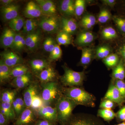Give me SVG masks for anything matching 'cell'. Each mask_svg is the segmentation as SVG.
Returning a JSON list of instances; mask_svg holds the SVG:
<instances>
[{
  "instance_id": "6da1fadb",
  "label": "cell",
  "mask_w": 125,
  "mask_h": 125,
  "mask_svg": "<svg viewBox=\"0 0 125 125\" xmlns=\"http://www.w3.org/2000/svg\"><path fill=\"white\" fill-rule=\"evenodd\" d=\"M63 96L73 101L77 105L94 107L96 98L82 87H63Z\"/></svg>"
},
{
  "instance_id": "7a4b0ae2",
  "label": "cell",
  "mask_w": 125,
  "mask_h": 125,
  "mask_svg": "<svg viewBox=\"0 0 125 125\" xmlns=\"http://www.w3.org/2000/svg\"><path fill=\"white\" fill-rule=\"evenodd\" d=\"M40 84L41 96L45 105L55 107L57 102L63 96V86L58 81Z\"/></svg>"
},
{
  "instance_id": "3957f363",
  "label": "cell",
  "mask_w": 125,
  "mask_h": 125,
  "mask_svg": "<svg viewBox=\"0 0 125 125\" xmlns=\"http://www.w3.org/2000/svg\"><path fill=\"white\" fill-rule=\"evenodd\" d=\"M78 105L70 99L62 96L56 103L57 120L58 124L63 125L73 114V111Z\"/></svg>"
},
{
  "instance_id": "277c9868",
  "label": "cell",
  "mask_w": 125,
  "mask_h": 125,
  "mask_svg": "<svg viewBox=\"0 0 125 125\" xmlns=\"http://www.w3.org/2000/svg\"><path fill=\"white\" fill-rule=\"evenodd\" d=\"M64 73L60 77L61 84L64 87H82L85 80L84 71L76 72L67 67L65 64L62 66Z\"/></svg>"
},
{
  "instance_id": "5b68a950",
  "label": "cell",
  "mask_w": 125,
  "mask_h": 125,
  "mask_svg": "<svg viewBox=\"0 0 125 125\" xmlns=\"http://www.w3.org/2000/svg\"><path fill=\"white\" fill-rule=\"evenodd\" d=\"M63 125H105L99 117L88 113L73 114Z\"/></svg>"
},
{
  "instance_id": "8992f818",
  "label": "cell",
  "mask_w": 125,
  "mask_h": 125,
  "mask_svg": "<svg viewBox=\"0 0 125 125\" xmlns=\"http://www.w3.org/2000/svg\"><path fill=\"white\" fill-rule=\"evenodd\" d=\"M39 27L48 33H55L61 27V19L56 15L47 16L39 21Z\"/></svg>"
},
{
  "instance_id": "52a82bcc",
  "label": "cell",
  "mask_w": 125,
  "mask_h": 125,
  "mask_svg": "<svg viewBox=\"0 0 125 125\" xmlns=\"http://www.w3.org/2000/svg\"><path fill=\"white\" fill-rule=\"evenodd\" d=\"M23 90L22 97L26 107L31 108L34 97L41 94V84L38 80H34Z\"/></svg>"
},
{
  "instance_id": "ba28073f",
  "label": "cell",
  "mask_w": 125,
  "mask_h": 125,
  "mask_svg": "<svg viewBox=\"0 0 125 125\" xmlns=\"http://www.w3.org/2000/svg\"><path fill=\"white\" fill-rule=\"evenodd\" d=\"M38 118L36 112L27 108L11 125H34Z\"/></svg>"
},
{
  "instance_id": "9c48e42d",
  "label": "cell",
  "mask_w": 125,
  "mask_h": 125,
  "mask_svg": "<svg viewBox=\"0 0 125 125\" xmlns=\"http://www.w3.org/2000/svg\"><path fill=\"white\" fill-rule=\"evenodd\" d=\"M51 62L44 58H33L29 61L28 65L31 73L36 78L43 70L51 66Z\"/></svg>"
},
{
  "instance_id": "30bf717a",
  "label": "cell",
  "mask_w": 125,
  "mask_h": 125,
  "mask_svg": "<svg viewBox=\"0 0 125 125\" xmlns=\"http://www.w3.org/2000/svg\"><path fill=\"white\" fill-rule=\"evenodd\" d=\"M0 56L3 62L10 68L24 63V61L21 56L10 50L2 52Z\"/></svg>"
},
{
  "instance_id": "8fae6325",
  "label": "cell",
  "mask_w": 125,
  "mask_h": 125,
  "mask_svg": "<svg viewBox=\"0 0 125 125\" xmlns=\"http://www.w3.org/2000/svg\"><path fill=\"white\" fill-rule=\"evenodd\" d=\"M37 113L39 118L58 124L57 113L55 107L45 105L39 109Z\"/></svg>"
},
{
  "instance_id": "7c38bea8",
  "label": "cell",
  "mask_w": 125,
  "mask_h": 125,
  "mask_svg": "<svg viewBox=\"0 0 125 125\" xmlns=\"http://www.w3.org/2000/svg\"><path fill=\"white\" fill-rule=\"evenodd\" d=\"M96 37V35L92 32L89 30H84L77 35L74 43L78 47H85L93 43Z\"/></svg>"
},
{
  "instance_id": "4fadbf2b",
  "label": "cell",
  "mask_w": 125,
  "mask_h": 125,
  "mask_svg": "<svg viewBox=\"0 0 125 125\" xmlns=\"http://www.w3.org/2000/svg\"><path fill=\"white\" fill-rule=\"evenodd\" d=\"M103 98L114 102L121 107L125 103V100L112 81H111L108 89Z\"/></svg>"
},
{
  "instance_id": "5bb4252c",
  "label": "cell",
  "mask_w": 125,
  "mask_h": 125,
  "mask_svg": "<svg viewBox=\"0 0 125 125\" xmlns=\"http://www.w3.org/2000/svg\"><path fill=\"white\" fill-rule=\"evenodd\" d=\"M31 72L24 75L14 78L10 82V85L18 91L23 90L34 81Z\"/></svg>"
},
{
  "instance_id": "9a60e30c",
  "label": "cell",
  "mask_w": 125,
  "mask_h": 125,
  "mask_svg": "<svg viewBox=\"0 0 125 125\" xmlns=\"http://www.w3.org/2000/svg\"><path fill=\"white\" fill-rule=\"evenodd\" d=\"M42 38L41 32L39 30L27 34L25 37L26 47L30 51H34L38 48Z\"/></svg>"
},
{
  "instance_id": "2e32d148",
  "label": "cell",
  "mask_w": 125,
  "mask_h": 125,
  "mask_svg": "<svg viewBox=\"0 0 125 125\" xmlns=\"http://www.w3.org/2000/svg\"><path fill=\"white\" fill-rule=\"evenodd\" d=\"M36 78L40 83L57 81L59 79L57 72L52 66L42 71Z\"/></svg>"
},
{
  "instance_id": "e0dca14e",
  "label": "cell",
  "mask_w": 125,
  "mask_h": 125,
  "mask_svg": "<svg viewBox=\"0 0 125 125\" xmlns=\"http://www.w3.org/2000/svg\"><path fill=\"white\" fill-rule=\"evenodd\" d=\"M19 5L12 4L7 6L1 7V14L4 21H9L19 16Z\"/></svg>"
},
{
  "instance_id": "ac0fdd59",
  "label": "cell",
  "mask_w": 125,
  "mask_h": 125,
  "mask_svg": "<svg viewBox=\"0 0 125 125\" xmlns=\"http://www.w3.org/2000/svg\"><path fill=\"white\" fill-rule=\"evenodd\" d=\"M16 33L10 28H5L0 37V46L4 48H10L13 46Z\"/></svg>"
},
{
  "instance_id": "d6986e66",
  "label": "cell",
  "mask_w": 125,
  "mask_h": 125,
  "mask_svg": "<svg viewBox=\"0 0 125 125\" xmlns=\"http://www.w3.org/2000/svg\"><path fill=\"white\" fill-rule=\"evenodd\" d=\"M24 14L28 19H34L40 17L42 14V10L38 4L33 1L27 3L25 8Z\"/></svg>"
},
{
  "instance_id": "ffe728a7",
  "label": "cell",
  "mask_w": 125,
  "mask_h": 125,
  "mask_svg": "<svg viewBox=\"0 0 125 125\" xmlns=\"http://www.w3.org/2000/svg\"><path fill=\"white\" fill-rule=\"evenodd\" d=\"M61 23L62 31L72 36L78 30V23L73 18L62 17L61 19Z\"/></svg>"
},
{
  "instance_id": "44dd1931",
  "label": "cell",
  "mask_w": 125,
  "mask_h": 125,
  "mask_svg": "<svg viewBox=\"0 0 125 125\" xmlns=\"http://www.w3.org/2000/svg\"><path fill=\"white\" fill-rule=\"evenodd\" d=\"M38 4L42 10V14L46 16L55 15L56 14V7L53 1L50 0H37Z\"/></svg>"
},
{
  "instance_id": "7402d4cb",
  "label": "cell",
  "mask_w": 125,
  "mask_h": 125,
  "mask_svg": "<svg viewBox=\"0 0 125 125\" xmlns=\"http://www.w3.org/2000/svg\"><path fill=\"white\" fill-rule=\"evenodd\" d=\"M94 54V50L91 48H83L80 65L86 69L92 62L94 57H95V55Z\"/></svg>"
},
{
  "instance_id": "603a6c76",
  "label": "cell",
  "mask_w": 125,
  "mask_h": 125,
  "mask_svg": "<svg viewBox=\"0 0 125 125\" xmlns=\"http://www.w3.org/2000/svg\"><path fill=\"white\" fill-rule=\"evenodd\" d=\"M11 68L6 65L2 60H0V83L4 84L11 81Z\"/></svg>"
},
{
  "instance_id": "cb8c5ba5",
  "label": "cell",
  "mask_w": 125,
  "mask_h": 125,
  "mask_svg": "<svg viewBox=\"0 0 125 125\" xmlns=\"http://www.w3.org/2000/svg\"><path fill=\"white\" fill-rule=\"evenodd\" d=\"M112 79L125 80V63L120 58L119 63L113 69L112 73Z\"/></svg>"
},
{
  "instance_id": "d4e9b609",
  "label": "cell",
  "mask_w": 125,
  "mask_h": 125,
  "mask_svg": "<svg viewBox=\"0 0 125 125\" xmlns=\"http://www.w3.org/2000/svg\"><path fill=\"white\" fill-rule=\"evenodd\" d=\"M0 113L9 119L10 122H13L15 120V114L11 103L0 102Z\"/></svg>"
},
{
  "instance_id": "484cf974",
  "label": "cell",
  "mask_w": 125,
  "mask_h": 125,
  "mask_svg": "<svg viewBox=\"0 0 125 125\" xmlns=\"http://www.w3.org/2000/svg\"><path fill=\"white\" fill-rule=\"evenodd\" d=\"M18 92V90L15 89H6L1 90L0 94V102L12 103L17 96Z\"/></svg>"
},
{
  "instance_id": "4316f807",
  "label": "cell",
  "mask_w": 125,
  "mask_h": 125,
  "mask_svg": "<svg viewBox=\"0 0 125 125\" xmlns=\"http://www.w3.org/2000/svg\"><path fill=\"white\" fill-rule=\"evenodd\" d=\"M111 47L108 44L100 45L96 48L95 51V57L98 60H103L112 54Z\"/></svg>"
},
{
  "instance_id": "83f0119b",
  "label": "cell",
  "mask_w": 125,
  "mask_h": 125,
  "mask_svg": "<svg viewBox=\"0 0 125 125\" xmlns=\"http://www.w3.org/2000/svg\"><path fill=\"white\" fill-rule=\"evenodd\" d=\"M11 104L15 113L16 120L27 107L23 97H16Z\"/></svg>"
},
{
  "instance_id": "f1b7e54d",
  "label": "cell",
  "mask_w": 125,
  "mask_h": 125,
  "mask_svg": "<svg viewBox=\"0 0 125 125\" xmlns=\"http://www.w3.org/2000/svg\"><path fill=\"white\" fill-rule=\"evenodd\" d=\"M30 72L28 65L24 64L18 65L11 68L10 76L11 79L19 76H23Z\"/></svg>"
},
{
  "instance_id": "f546056e",
  "label": "cell",
  "mask_w": 125,
  "mask_h": 125,
  "mask_svg": "<svg viewBox=\"0 0 125 125\" xmlns=\"http://www.w3.org/2000/svg\"><path fill=\"white\" fill-rule=\"evenodd\" d=\"M75 2L73 0H62L60 4L61 11L67 16L75 15Z\"/></svg>"
},
{
  "instance_id": "4dcf8cb0",
  "label": "cell",
  "mask_w": 125,
  "mask_h": 125,
  "mask_svg": "<svg viewBox=\"0 0 125 125\" xmlns=\"http://www.w3.org/2000/svg\"><path fill=\"white\" fill-rule=\"evenodd\" d=\"M56 40L59 45H71L73 42L72 36L61 30L58 33Z\"/></svg>"
},
{
  "instance_id": "1f68e13d",
  "label": "cell",
  "mask_w": 125,
  "mask_h": 125,
  "mask_svg": "<svg viewBox=\"0 0 125 125\" xmlns=\"http://www.w3.org/2000/svg\"><path fill=\"white\" fill-rule=\"evenodd\" d=\"M120 57L117 53H112L103 60V62L107 68L112 69L117 65Z\"/></svg>"
},
{
  "instance_id": "d6a6232c",
  "label": "cell",
  "mask_w": 125,
  "mask_h": 125,
  "mask_svg": "<svg viewBox=\"0 0 125 125\" xmlns=\"http://www.w3.org/2000/svg\"><path fill=\"white\" fill-rule=\"evenodd\" d=\"M101 35L103 39L107 40H114L118 37L117 31L111 26L104 28L101 31Z\"/></svg>"
},
{
  "instance_id": "836d02e7",
  "label": "cell",
  "mask_w": 125,
  "mask_h": 125,
  "mask_svg": "<svg viewBox=\"0 0 125 125\" xmlns=\"http://www.w3.org/2000/svg\"><path fill=\"white\" fill-rule=\"evenodd\" d=\"M39 22L34 19H28L25 21L23 28V33L28 34L35 31L39 26Z\"/></svg>"
},
{
  "instance_id": "e575fe53",
  "label": "cell",
  "mask_w": 125,
  "mask_h": 125,
  "mask_svg": "<svg viewBox=\"0 0 125 125\" xmlns=\"http://www.w3.org/2000/svg\"><path fill=\"white\" fill-rule=\"evenodd\" d=\"M115 116L116 113L112 109L100 108L98 111L97 116L102 118L107 122H109L113 120Z\"/></svg>"
},
{
  "instance_id": "d590c367",
  "label": "cell",
  "mask_w": 125,
  "mask_h": 125,
  "mask_svg": "<svg viewBox=\"0 0 125 125\" xmlns=\"http://www.w3.org/2000/svg\"><path fill=\"white\" fill-rule=\"evenodd\" d=\"M25 21L22 17L19 15L16 18L9 21V26L10 28L15 32H18L23 28Z\"/></svg>"
},
{
  "instance_id": "8d00e7d4",
  "label": "cell",
  "mask_w": 125,
  "mask_h": 125,
  "mask_svg": "<svg viewBox=\"0 0 125 125\" xmlns=\"http://www.w3.org/2000/svg\"><path fill=\"white\" fill-rule=\"evenodd\" d=\"M112 19L119 32L125 37V16H114Z\"/></svg>"
},
{
  "instance_id": "74e56055",
  "label": "cell",
  "mask_w": 125,
  "mask_h": 125,
  "mask_svg": "<svg viewBox=\"0 0 125 125\" xmlns=\"http://www.w3.org/2000/svg\"><path fill=\"white\" fill-rule=\"evenodd\" d=\"M112 14L107 8H103L101 9L98 14L97 21L101 24L108 22L112 18Z\"/></svg>"
},
{
  "instance_id": "f35d334b",
  "label": "cell",
  "mask_w": 125,
  "mask_h": 125,
  "mask_svg": "<svg viewBox=\"0 0 125 125\" xmlns=\"http://www.w3.org/2000/svg\"><path fill=\"white\" fill-rule=\"evenodd\" d=\"M87 2L85 0H76L75 2V15L80 17L86 9Z\"/></svg>"
},
{
  "instance_id": "ab89813d",
  "label": "cell",
  "mask_w": 125,
  "mask_h": 125,
  "mask_svg": "<svg viewBox=\"0 0 125 125\" xmlns=\"http://www.w3.org/2000/svg\"><path fill=\"white\" fill-rule=\"evenodd\" d=\"M45 103L42 99L41 94H38L34 97L33 99L30 108H32L34 111L37 112L41 108L45 106Z\"/></svg>"
},
{
  "instance_id": "60d3db41",
  "label": "cell",
  "mask_w": 125,
  "mask_h": 125,
  "mask_svg": "<svg viewBox=\"0 0 125 125\" xmlns=\"http://www.w3.org/2000/svg\"><path fill=\"white\" fill-rule=\"evenodd\" d=\"M57 44V43L54 39L51 37H48L43 42V49L45 51L51 53L54 50Z\"/></svg>"
},
{
  "instance_id": "b9f144b4",
  "label": "cell",
  "mask_w": 125,
  "mask_h": 125,
  "mask_svg": "<svg viewBox=\"0 0 125 125\" xmlns=\"http://www.w3.org/2000/svg\"><path fill=\"white\" fill-rule=\"evenodd\" d=\"M62 55V50L60 45L57 44L54 50L50 53L49 60L51 62L57 60L61 57Z\"/></svg>"
},
{
  "instance_id": "7bdbcfd3",
  "label": "cell",
  "mask_w": 125,
  "mask_h": 125,
  "mask_svg": "<svg viewBox=\"0 0 125 125\" xmlns=\"http://www.w3.org/2000/svg\"><path fill=\"white\" fill-rule=\"evenodd\" d=\"M111 81L117 88L122 97L125 101V81L112 79Z\"/></svg>"
},
{
  "instance_id": "ee69618b",
  "label": "cell",
  "mask_w": 125,
  "mask_h": 125,
  "mask_svg": "<svg viewBox=\"0 0 125 125\" xmlns=\"http://www.w3.org/2000/svg\"><path fill=\"white\" fill-rule=\"evenodd\" d=\"M118 106L116 103L109 99L103 98L99 105L100 108L112 109Z\"/></svg>"
},
{
  "instance_id": "f6af8a7d",
  "label": "cell",
  "mask_w": 125,
  "mask_h": 125,
  "mask_svg": "<svg viewBox=\"0 0 125 125\" xmlns=\"http://www.w3.org/2000/svg\"><path fill=\"white\" fill-rule=\"evenodd\" d=\"M81 22H86L94 26L96 24L97 20L94 16L91 14H87L83 16Z\"/></svg>"
},
{
  "instance_id": "bcb514c9",
  "label": "cell",
  "mask_w": 125,
  "mask_h": 125,
  "mask_svg": "<svg viewBox=\"0 0 125 125\" xmlns=\"http://www.w3.org/2000/svg\"><path fill=\"white\" fill-rule=\"evenodd\" d=\"M116 119L119 123L125 121V105L122 106L116 113Z\"/></svg>"
},
{
  "instance_id": "7dc6e473",
  "label": "cell",
  "mask_w": 125,
  "mask_h": 125,
  "mask_svg": "<svg viewBox=\"0 0 125 125\" xmlns=\"http://www.w3.org/2000/svg\"><path fill=\"white\" fill-rule=\"evenodd\" d=\"M117 49V54L122 59L125 63V37Z\"/></svg>"
},
{
  "instance_id": "c3c4849f",
  "label": "cell",
  "mask_w": 125,
  "mask_h": 125,
  "mask_svg": "<svg viewBox=\"0 0 125 125\" xmlns=\"http://www.w3.org/2000/svg\"><path fill=\"white\" fill-rule=\"evenodd\" d=\"M22 36V34L20 33H16L13 46L11 48V49L18 51V47H19L21 39Z\"/></svg>"
},
{
  "instance_id": "681fc988",
  "label": "cell",
  "mask_w": 125,
  "mask_h": 125,
  "mask_svg": "<svg viewBox=\"0 0 125 125\" xmlns=\"http://www.w3.org/2000/svg\"><path fill=\"white\" fill-rule=\"evenodd\" d=\"M34 125H58V123H55L49 121L38 118Z\"/></svg>"
},
{
  "instance_id": "f907efd6",
  "label": "cell",
  "mask_w": 125,
  "mask_h": 125,
  "mask_svg": "<svg viewBox=\"0 0 125 125\" xmlns=\"http://www.w3.org/2000/svg\"><path fill=\"white\" fill-rule=\"evenodd\" d=\"M10 122L9 119L0 113V125H9Z\"/></svg>"
},
{
  "instance_id": "816d5d0a",
  "label": "cell",
  "mask_w": 125,
  "mask_h": 125,
  "mask_svg": "<svg viewBox=\"0 0 125 125\" xmlns=\"http://www.w3.org/2000/svg\"><path fill=\"white\" fill-rule=\"evenodd\" d=\"M102 2L104 4L113 8L116 3V1L115 0H103Z\"/></svg>"
},
{
  "instance_id": "f5cc1de1",
  "label": "cell",
  "mask_w": 125,
  "mask_h": 125,
  "mask_svg": "<svg viewBox=\"0 0 125 125\" xmlns=\"http://www.w3.org/2000/svg\"><path fill=\"white\" fill-rule=\"evenodd\" d=\"M80 24L81 26L86 30H89L94 27L92 24L86 22H80Z\"/></svg>"
},
{
  "instance_id": "db71d44e",
  "label": "cell",
  "mask_w": 125,
  "mask_h": 125,
  "mask_svg": "<svg viewBox=\"0 0 125 125\" xmlns=\"http://www.w3.org/2000/svg\"><path fill=\"white\" fill-rule=\"evenodd\" d=\"M0 1L1 4L2 5V6H7L13 4L14 2L13 0H1Z\"/></svg>"
},
{
  "instance_id": "11a10c76",
  "label": "cell",
  "mask_w": 125,
  "mask_h": 125,
  "mask_svg": "<svg viewBox=\"0 0 125 125\" xmlns=\"http://www.w3.org/2000/svg\"><path fill=\"white\" fill-rule=\"evenodd\" d=\"M121 10L122 13L121 15L125 16V1L122 2Z\"/></svg>"
},
{
  "instance_id": "9f6ffc18",
  "label": "cell",
  "mask_w": 125,
  "mask_h": 125,
  "mask_svg": "<svg viewBox=\"0 0 125 125\" xmlns=\"http://www.w3.org/2000/svg\"><path fill=\"white\" fill-rule=\"evenodd\" d=\"M125 125V121L123 122H121L117 124V125Z\"/></svg>"
}]
</instances>
